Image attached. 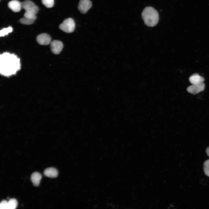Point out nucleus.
Instances as JSON below:
<instances>
[{
	"label": "nucleus",
	"mask_w": 209,
	"mask_h": 209,
	"mask_svg": "<svg viewBox=\"0 0 209 209\" xmlns=\"http://www.w3.org/2000/svg\"><path fill=\"white\" fill-rule=\"evenodd\" d=\"M51 40L50 36L46 33H42L39 34L36 38L37 42L41 45H48L51 43Z\"/></svg>",
	"instance_id": "obj_8"
},
{
	"label": "nucleus",
	"mask_w": 209,
	"mask_h": 209,
	"mask_svg": "<svg viewBox=\"0 0 209 209\" xmlns=\"http://www.w3.org/2000/svg\"><path fill=\"white\" fill-rule=\"evenodd\" d=\"M75 27L74 21L71 18L65 19L59 26L60 29L67 33L73 32L74 30Z\"/></svg>",
	"instance_id": "obj_3"
},
{
	"label": "nucleus",
	"mask_w": 209,
	"mask_h": 209,
	"mask_svg": "<svg viewBox=\"0 0 209 209\" xmlns=\"http://www.w3.org/2000/svg\"><path fill=\"white\" fill-rule=\"evenodd\" d=\"M44 174L46 176L53 178L57 177L58 172L57 170L54 167H49L46 169L44 171Z\"/></svg>",
	"instance_id": "obj_11"
},
{
	"label": "nucleus",
	"mask_w": 209,
	"mask_h": 209,
	"mask_svg": "<svg viewBox=\"0 0 209 209\" xmlns=\"http://www.w3.org/2000/svg\"><path fill=\"white\" fill-rule=\"evenodd\" d=\"M204 78L197 73L192 75L189 78L190 82L192 84H196L203 82Z\"/></svg>",
	"instance_id": "obj_10"
},
{
	"label": "nucleus",
	"mask_w": 209,
	"mask_h": 209,
	"mask_svg": "<svg viewBox=\"0 0 209 209\" xmlns=\"http://www.w3.org/2000/svg\"><path fill=\"white\" fill-rule=\"evenodd\" d=\"M141 15L145 24L148 26L154 27L158 22V13L152 7H145Z\"/></svg>",
	"instance_id": "obj_2"
},
{
	"label": "nucleus",
	"mask_w": 209,
	"mask_h": 209,
	"mask_svg": "<svg viewBox=\"0 0 209 209\" xmlns=\"http://www.w3.org/2000/svg\"><path fill=\"white\" fill-rule=\"evenodd\" d=\"M17 202L15 199H11L8 202V209H15L17 206Z\"/></svg>",
	"instance_id": "obj_13"
},
{
	"label": "nucleus",
	"mask_w": 209,
	"mask_h": 209,
	"mask_svg": "<svg viewBox=\"0 0 209 209\" xmlns=\"http://www.w3.org/2000/svg\"><path fill=\"white\" fill-rule=\"evenodd\" d=\"M206 152L207 155L209 156V147L207 148L206 150Z\"/></svg>",
	"instance_id": "obj_20"
},
{
	"label": "nucleus",
	"mask_w": 209,
	"mask_h": 209,
	"mask_svg": "<svg viewBox=\"0 0 209 209\" xmlns=\"http://www.w3.org/2000/svg\"><path fill=\"white\" fill-rule=\"evenodd\" d=\"M50 47L52 52L55 54L60 53L63 47L62 42L58 40H54L51 43Z\"/></svg>",
	"instance_id": "obj_7"
},
{
	"label": "nucleus",
	"mask_w": 209,
	"mask_h": 209,
	"mask_svg": "<svg viewBox=\"0 0 209 209\" xmlns=\"http://www.w3.org/2000/svg\"><path fill=\"white\" fill-rule=\"evenodd\" d=\"M24 17L26 18L35 20L36 18V14L29 12L26 11L24 14Z\"/></svg>",
	"instance_id": "obj_18"
},
{
	"label": "nucleus",
	"mask_w": 209,
	"mask_h": 209,
	"mask_svg": "<svg viewBox=\"0 0 209 209\" xmlns=\"http://www.w3.org/2000/svg\"><path fill=\"white\" fill-rule=\"evenodd\" d=\"M12 31V28L11 26L7 28H4L1 30L0 31V36H4L7 35L8 33L11 32Z\"/></svg>",
	"instance_id": "obj_15"
},
{
	"label": "nucleus",
	"mask_w": 209,
	"mask_h": 209,
	"mask_svg": "<svg viewBox=\"0 0 209 209\" xmlns=\"http://www.w3.org/2000/svg\"><path fill=\"white\" fill-rule=\"evenodd\" d=\"M42 4L46 7H52L54 4V0H42Z\"/></svg>",
	"instance_id": "obj_16"
},
{
	"label": "nucleus",
	"mask_w": 209,
	"mask_h": 209,
	"mask_svg": "<svg viewBox=\"0 0 209 209\" xmlns=\"http://www.w3.org/2000/svg\"><path fill=\"white\" fill-rule=\"evenodd\" d=\"M20 67L19 59L14 54L8 53L0 55V73L9 76L16 73Z\"/></svg>",
	"instance_id": "obj_1"
},
{
	"label": "nucleus",
	"mask_w": 209,
	"mask_h": 209,
	"mask_svg": "<svg viewBox=\"0 0 209 209\" xmlns=\"http://www.w3.org/2000/svg\"><path fill=\"white\" fill-rule=\"evenodd\" d=\"M203 170L205 175L209 177V159L204 163Z\"/></svg>",
	"instance_id": "obj_17"
},
{
	"label": "nucleus",
	"mask_w": 209,
	"mask_h": 209,
	"mask_svg": "<svg viewBox=\"0 0 209 209\" xmlns=\"http://www.w3.org/2000/svg\"><path fill=\"white\" fill-rule=\"evenodd\" d=\"M21 3L22 8L26 11L32 12L36 14L39 10L37 6L30 1H25Z\"/></svg>",
	"instance_id": "obj_4"
},
{
	"label": "nucleus",
	"mask_w": 209,
	"mask_h": 209,
	"mask_svg": "<svg viewBox=\"0 0 209 209\" xmlns=\"http://www.w3.org/2000/svg\"><path fill=\"white\" fill-rule=\"evenodd\" d=\"M205 87V84L202 82L198 84H192L188 87L187 90L189 93L195 95L203 91L204 90Z\"/></svg>",
	"instance_id": "obj_5"
},
{
	"label": "nucleus",
	"mask_w": 209,
	"mask_h": 209,
	"mask_svg": "<svg viewBox=\"0 0 209 209\" xmlns=\"http://www.w3.org/2000/svg\"><path fill=\"white\" fill-rule=\"evenodd\" d=\"M8 6L9 8L15 12H19L22 8L21 3L17 0H13L10 1Z\"/></svg>",
	"instance_id": "obj_9"
},
{
	"label": "nucleus",
	"mask_w": 209,
	"mask_h": 209,
	"mask_svg": "<svg viewBox=\"0 0 209 209\" xmlns=\"http://www.w3.org/2000/svg\"><path fill=\"white\" fill-rule=\"evenodd\" d=\"M92 6V3L89 0H80L78 9L81 13H86Z\"/></svg>",
	"instance_id": "obj_6"
},
{
	"label": "nucleus",
	"mask_w": 209,
	"mask_h": 209,
	"mask_svg": "<svg viewBox=\"0 0 209 209\" xmlns=\"http://www.w3.org/2000/svg\"><path fill=\"white\" fill-rule=\"evenodd\" d=\"M35 20L24 17L20 19L19 21L20 23L24 24L30 25L34 22Z\"/></svg>",
	"instance_id": "obj_14"
},
{
	"label": "nucleus",
	"mask_w": 209,
	"mask_h": 209,
	"mask_svg": "<svg viewBox=\"0 0 209 209\" xmlns=\"http://www.w3.org/2000/svg\"><path fill=\"white\" fill-rule=\"evenodd\" d=\"M1 209H8V201L4 200L1 201L0 203Z\"/></svg>",
	"instance_id": "obj_19"
},
{
	"label": "nucleus",
	"mask_w": 209,
	"mask_h": 209,
	"mask_svg": "<svg viewBox=\"0 0 209 209\" xmlns=\"http://www.w3.org/2000/svg\"><path fill=\"white\" fill-rule=\"evenodd\" d=\"M42 178L41 174L38 172H35L32 174L31 180L34 186H39Z\"/></svg>",
	"instance_id": "obj_12"
}]
</instances>
